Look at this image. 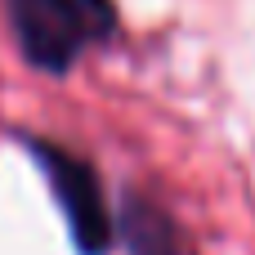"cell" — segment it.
<instances>
[{
    "label": "cell",
    "mask_w": 255,
    "mask_h": 255,
    "mask_svg": "<svg viewBox=\"0 0 255 255\" xmlns=\"http://www.w3.org/2000/svg\"><path fill=\"white\" fill-rule=\"evenodd\" d=\"M22 54L45 72H67L76 54L117 27L112 0H4Z\"/></svg>",
    "instance_id": "6da1fadb"
},
{
    "label": "cell",
    "mask_w": 255,
    "mask_h": 255,
    "mask_svg": "<svg viewBox=\"0 0 255 255\" xmlns=\"http://www.w3.org/2000/svg\"><path fill=\"white\" fill-rule=\"evenodd\" d=\"M36 148V161L67 215V229H72V242L81 255H103L112 247V220H108V206H103V193H99V179L85 161H76L72 152L63 148H49V143H31Z\"/></svg>",
    "instance_id": "7a4b0ae2"
},
{
    "label": "cell",
    "mask_w": 255,
    "mask_h": 255,
    "mask_svg": "<svg viewBox=\"0 0 255 255\" xmlns=\"http://www.w3.org/2000/svg\"><path fill=\"white\" fill-rule=\"evenodd\" d=\"M126 242L134 255H179V238H175L170 220L143 202H134L126 211Z\"/></svg>",
    "instance_id": "3957f363"
}]
</instances>
